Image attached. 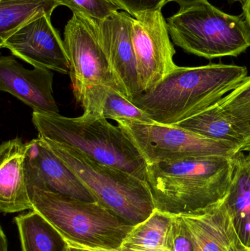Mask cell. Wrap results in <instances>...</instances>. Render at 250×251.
<instances>
[{
  "label": "cell",
  "instance_id": "cell-2",
  "mask_svg": "<svg viewBox=\"0 0 250 251\" xmlns=\"http://www.w3.org/2000/svg\"><path fill=\"white\" fill-rule=\"evenodd\" d=\"M233 156H195L147 165L146 181L156 209L186 213L223 200L233 178Z\"/></svg>",
  "mask_w": 250,
  "mask_h": 251
},
{
  "label": "cell",
  "instance_id": "cell-22",
  "mask_svg": "<svg viewBox=\"0 0 250 251\" xmlns=\"http://www.w3.org/2000/svg\"><path fill=\"white\" fill-rule=\"evenodd\" d=\"M101 117L114 121L118 119L153 123L146 113L138 108L125 96L113 89H109L103 104Z\"/></svg>",
  "mask_w": 250,
  "mask_h": 251
},
{
  "label": "cell",
  "instance_id": "cell-32",
  "mask_svg": "<svg viewBox=\"0 0 250 251\" xmlns=\"http://www.w3.org/2000/svg\"><path fill=\"white\" fill-rule=\"evenodd\" d=\"M248 251H250V247L249 248V249H248Z\"/></svg>",
  "mask_w": 250,
  "mask_h": 251
},
{
  "label": "cell",
  "instance_id": "cell-18",
  "mask_svg": "<svg viewBox=\"0 0 250 251\" xmlns=\"http://www.w3.org/2000/svg\"><path fill=\"white\" fill-rule=\"evenodd\" d=\"M175 125L205 138L231 143L239 151L247 140L217 103Z\"/></svg>",
  "mask_w": 250,
  "mask_h": 251
},
{
  "label": "cell",
  "instance_id": "cell-19",
  "mask_svg": "<svg viewBox=\"0 0 250 251\" xmlns=\"http://www.w3.org/2000/svg\"><path fill=\"white\" fill-rule=\"evenodd\" d=\"M14 221L22 251H67L66 240L36 211L19 215Z\"/></svg>",
  "mask_w": 250,
  "mask_h": 251
},
{
  "label": "cell",
  "instance_id": "cell-4",
  "mask_svg": "<svg viewBox=\"0 0 250 251\" xmlns=\"http://www.w3.org/2000/svg\"><path fill=\"white\" fill-rule=\"evenodd\" d=\"M33 210L66 240L79 249L120 250L133 226L98 201L88 202L29 187Z\"/></svg>",
  "mask_w": 250,
  "mask_h": 251
},
{
  "label": "cell",
  "instance_id": "cell-6",
  "mask_svg": "<svg viewBox=\"0 0 250 251\" xmlns=\"http://www.w3.org/2000/svg\"><path fill=\"white\" fill-rule=\"evenodd\" d=\"M173 43L208 60L238 57L250 47V29L242 14H228L208 0L180 7L167 19Z\"/></svg>",
  "mask_w": 250,
  "mask_h": 251
},
{
  "label": "cell",
  "instance_id": "cell-25",
  "mask_svg": "<svg viewBox=\"0 0 250 251\" xmlns=\"http://www.w3.org/2000/svg\"><path fill=\"white\" fill-rule=\"evenodd\" d=\"M242 4V15L246 21L250 29V0H243Z\"/></svg>",
  "mask_w": 250,
  "mask_h": 251
},
{
  "label": "cell",
  "instance_id": "cell-11",
  "mask_svg": "<svg viewBox=\"0 0 250 251\" xmlns=\"http://www.w3.org/2000/svg\"><path fill=\"white\" fill-rule=\"evenodd\" d=\"M0 47L34 68L69 74L70 63L64 41L47 15L22 26L0 44Z\"/></svg>",
  "mask_w": 250,
  "mask_h": 251
},
{
  "label": "cell",
  "instance_id": "cell-21",
  "mask_svg": "<svg viewBox=\"0 0 250 251\" xmlns=\"http://www.w3.org/2000/svg\"><path fill=\"white\" fill-rule=\"evenodd\" d=\"M217 104L248 140L250 137V76Z\"/></svg>",
  "mask_w": 250,
  "mask_h": 251
},
{
  "label": "cell",
  "instance_id": "cell-7",
  "mask_svg": "<svg viewBox=\"0 0 250 251\" xmlns=\"http://www.w3.org/2000/svg\"><path fill=\"white\" fill-rule=\"evenodd\" d=\"M63 41L70 63L68 75L73 96L84 109L82 117L102 118L103 104L109 89L128 99L100 44L95 22L73 13L65 26Z\"/></svg>",
  "mask_w": 250,
  "mask_h": 251
},
{
  "label": "cell",
  "instance_id": "cell-17",
  "mask_svg": "<svg viewBox=\"0 0 250 251\" xmlns=\"http://www.w3.org/2000/svg\"><path fill=\"white\" fill-rule=\"evenodd\" d=\"M234 171L226 199L242 241L250 247V153L233 156Z\"/></svg>",
  "mask_w": 250,
  "mask_h": 251
},
{
  "label": "cell",
  "instance_id": "cell-1",
  "mask_svg": "<svg viewBox=\"0 0 250 251\" xmlns=\"http://www.w3.org/2000/svg\"><path fill=\"white\" fill-rule=\"evenodd\" d=\"M248 75L245 66L236 65L177 66L154 88L132 102L156 123L177 125L217 104Z\"/></svg>",
  "mask_w": 250,
  "mask_h": 251
},
{
  "label": "cell",
  "instance_id": "cell-29",
  "mask_svg": "<svg viewBox=\"0 0 250 251\" xmlns=\"http://www.w3.org/2000/svg\"><path fill=\"white\" fill-rule=\"evenodd\" d=\"M67 251H88L84 250V249H79V248L73 247V246H69L68 248Z\"/></svg>",
  "mask_w": 250,
  "mask_h": 251
},
{
  "label": "cell",
  "instance_id": "cell-14",
  "mask_svg": "<svg viewBox=\"0 0 250 251\" xmlns=\"http://www.w3.org/2000/svg\"><path fill=\"white\" fill-rule=\"evenodd\" d=\"M52 71L28 69L14 56L0 57V90L8 93L36 113H59L53 95Z\"/></svg>",
  "mask_w": 250,
  "mask_h": 251
},
{
  "label": "cell",
  "instance_id": "cell-13",
  "mask_svg": "<svg viewBox=\"0 0 250 251\" xmlns=\"http://www.w3.org/2000/svg\"><path fill=\"white\" fill-rule=\"evenodd\" d=\"M28 187L95 202V198L78 177L48 149L40 136L27 142L26 162Z\"/></svg>",
  "mask_w": 250,
  "mask_h": 251
},
{
  "label": "cell",
  "instance_id": "cell-26",
  "mask_svg": "<svg viewBox=\"0 0 250 251\" xmlns=\"http://www.w3.org/2000/svg\"><path fill=\"white\" fill-rule=\"evenodd\" d=\"M0 251H8L7 237L4 234L2 228L0 229Z\"/></svg>",
  "mask_w": 250,
  "mask_h": 251
},
{
  "label": "cell",
  "instance_id": "cell-8",
  "mask_svg": "<svg viewBox=\"0 0 250 251\" xmlns=\"http://www.w3.org/2000/svg\"><path fill=\"white\" fill-rule=\"evenodd\" d=\"M115 122L147 165L195 156H233L239 151L231 143L205 138L176 125L126 119Z\"/></svg>",
  "mask_w": 250,
  "mask_h": 251
},
{
  "label": "cell",
  "instance_id": "cell-30",
  "mask_svg": "<svg viewBox=\"0 0 250 251\" xmlns=\"http://www.w3.org/2000/svg\"><path fill=\"white\" fill-rule=\"evenodd\" d=\"M88 251H122L120 250H105V249H82Z\"/></svg>",
  "mask_w": 250,
  "mask_h": 251
},
{
  "label": "cell",
  "instance_id": "cell-3",
  "mask_svg": "<svg viewBox=\"0 0 250 251\" xmlns=\"http://www.w3.org/2000/svg\"><path fill=\"white\" fill-rule=\"evenodd\" d=\"M32 122L42 138L76 149L95 162L146 181V162L121 128L107 119L32 112Z\"/></svg>",
  "mask_w": 250,
  "mask_h": 251
},
{
  "label": "cell",
  "instance_id": "cell-20",
  "mask_svg": "<svg viewBox=\"0 0 250 251\" xmlns=\"http://www.w3.org/2000/svg\"><path fill=\"white\" fill-rule=\"evenodd\" d=\"M57 0H0V44L32 21L51 17Z\"/></svg>",
  "mask_w": 250,
  "mask_h": 251
},
{
  "label": "cell",
  "instance_id": "cell-12",
  "mask_svg": "<svg viewBox=\"0 0 250 251\" xmlns=\"http://www.w3.org/2000/svg\"><path fill=\"white\" fill-rule=\"evenodd\" d=\"M133 18L127 12L117 11L95 22L103 51L131 101L142 94L131 35Z\"/></svg>",
  "mask_w": 250,
  "mask_h": 251
},
{
  "label": "cell",
  "instance_id": "cell-23",
  "mask_svg": "<svg viewBox=\"0 0 250 251\" xmlns=\"http://www.w3.org/2000/svg\"><path fill=\"white\" fill-rule=\"evenodd\" d=\"M60 5L66 6L72 13L99 22L121 10L114 0H57Z\"/></svg>",
  "mask_w": 250,
  "mask_h": 251
},
{
  "label": "cell",
  "instance_id": "cell-10",
  "mask_svg": "<svg viewBox=\"0 0 250 251\" xmlns=\"http://www.w3.org/2000/svg\"><path fill=\"white\" fill-rule=\"evenodd\" d=\"M176 215L182 237L189 243L191 251H248L249 249L236 229L226 198L208 207Z\"/></svg>",
  "mask_w": 250,
  "mask_h": 251
},
{
  "label": "cell",
  "instance_id": "cell-15",
  "mask_svg": "<svg viewBox=\"0 0 250 251\" xmlns=\"http://www.w3.org/2000/svg\"><path fill=\"white\" fill-rule=\"evenodd\" d=\"M27 143L16 138L3 142L0 146V211L13 214L33 210L26 181Z\"/></svg>",
  "mask_w": 250,
  "mask_h": 251
},
{
  "label": "cell",
  "instance_id": "cell-9",
  "mask_svg": "<svg viewBox=\"0 0 250 251\" xmlns=\"http://www.w3.org/2000/svg\"><path fill=\"white\" fill-rule=\"evenodd\" d=\"M161 10L144 12L132 21L131 35L142 94L154 88L177 66Z\"/></svg>",
  "mask_w": 250,
  "mask_h": 251
},
{
  "label": "cell",
  "instance_id": "cell-27",
  "mask_svg": "<svg viewBox=\"0 0 250 251\" xmlns=\"http://www.w3.org/2000/svg\"><path fill=\"white\" fill-rule=\"evenodd\" d=\"M205 1V0H170V1H174L179 4L180 7H184L186 6L192 5L195 3L200 2V1Z\"/></svg>",
  "mask_w": 250,
  "mask_h": 251
},
{
  "label": "cell",
  "instance_id": "cell-5",
  "mask_svg": "<svg viewBox=\"0 0 250 251\" xmlns=\"http://www.w3.org/2000/svg\"><path fill=\"white\" fill-rule=\"evenodd\" d=\"M42 139L96 201L127 224L135 226L148 219L155 210L146 181L123 170L95 162L76 149Z\"/></svg>",
  "mask_w": 250,
  "mask_h": 251
},
{
  "label": "cell",
  "instance_id": "cell-28",
  "mask_svg": "<svg viewBox=\"0 0 250 251\" xmlns=\"http://www.w3.org/2000/svg\"><path fill=\"white\" fill-rule=\"evenodd\" d=\"M239 151L244 152V153H250V137L244 143Z\"/></svg>",
  "mask_w": 250,
  "mask_h": 251
},
{
  "label": "cell",
  "instance_id": "cell-31",
  "mask_svg": "<svg viewBox=\"0 0 250 251\" xmlns=\"http://www.w3.org/2000/svg\"><path fill=\"white\" fill-rule=\"evenodd\" d=\"M227 1H228L229 3H230V4H231V3L237 2V1L242 3L243 0H227Z\"/></svg>",
  "mask_w": 250,
  "mask_h": 251
},
{
  "label": "cell",
  "instance_id": "cell-16",
  "mask_svg": "<svg viewBox=\"0 0 250 251\" xmlns=\"http://www.w3.org/2000/svg\"><path fill=\"white\" fill-rule=\"evenodd\" d=\"M182 237L176 214L156 209L143 222L134 226L122 243V251H178Z\"/></svg>",
  "mask_w": 250,
  "mask_h": 251
},
{
  "label": "cell",
  "instance_id": "cell-24",
  "mask_svg": "<svg viewBox=\"0 0 250 251\" xmlns=\"http://www.w3.org/2000/svg\"><path fill=\"white\" fill-rule=\"evenodd\" d=\"M123 11L127 12L134 18L150 10L162 9L170 0H114Z\"/></svg>",
  "mask_w": 250,
  "mask_h": 251
}]
</instances>
